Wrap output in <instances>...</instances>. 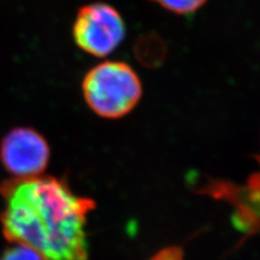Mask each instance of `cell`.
<instances>
[{
	"mask_svg": "<svg viewBox=\"0 0 260 260\" xmlns=\"http://www.w3.org/2000/svg\"><path fill=\"white\" fill-rule=\"evenodd\" d=\"M0 260H44L37 251L23 244H13L4 250Z\"/></svg>",
	"mask_w": 260,
	"mask_h": 260,
	"instance_id": "obj_6",
	"label": "cell"
},
{
	"mask_svg": "<svg viewBox=\"0 0 260 260\" xmlns=\"http://www.w3.org/2000/svg\"><path fill=\"white\" fill-rule=\"evenodd\" d=\"M85 101L96 115L117 119L132 112L142 96L139 76L127 63L105 61L95 65L84 77Z\"/></svg>",
	"mask_w": 260,
	"mask_h": 260,
	"instance_id": "obj_2",
	"label": "cell"
},
{
	"mask_svg": "<svg viewBox=\"0 0 260 260\" xmlns=\"http://www.w3.org/2000/svg\"><path fill=\"white\" fill-rule=\"evenodd\" d=\"M151 260H183V254L180 248L169 247L160 250Z\"/></svg>",
	"mask_w": 260,
	"mask_h": 260,
	"instance_id": "obj_7",
	"label": "cell"
},
{
	"mask_svg": "<svg viewBox=\"0 0 260 260\" xmlns=\"http://www.w3.org/2000/svg\"><path fill=\"white\" fill-rule=\"evenodd\" d=\"M5 239L23 244L44 260H88L85 230L95 203L73 193L60 179L39 176L0 184Z\"/></svg>",
	"mask_w": 260,
	"mask_h": 260,
	"instance_id": "obj_1",
	"label": "cell"
},
{
	"mask_svg": "<svg viewBox=\"0 0 260 260\" xmlns=\"http://www.w3.org/2000/svg\"><path fill=\"white\" fill-rule=\"evenodd\" d=\"M164 9L178 14L192 13L204 6L207 0H151Z\"/></svg>",
	"mask_w": 260,
	"mask_h": 260,
	"instance_id": "obj_5",
	"label": "cell"
},
{
	"mask_svg": "<svg viewBox=\"0 0 260 260\" xmlns=\"http://www.w3.org/2000/svg\"><path fill=\"white\" fill-rule=\"evenodd\" d=\"M50 159V148L45 138L28 127L11 129L0 143V160L16 179L42 176Z\"/></svg>",
	"mask_w": 260,
	"mask_h": 260,
	"instance_id": "obj_4",
	"label": "cell"
},
{
	"mask_svg": "<svg viewBox=\"0 0 260 260\" xmlns=\"http://www.w3.org/2000/svg\"><path fill=\"white\" fill-rule=\"evenodd\" d=\"M126 25L112 6L93 3L81 7L73 23V38L79 49L98 58L112 53L123 43Z\"/></svg>",
	"mask_w": 260,
	"mask_h": 260,
	"instance_id": "obj_3",
	"label": "cell"
}]
</instances>
